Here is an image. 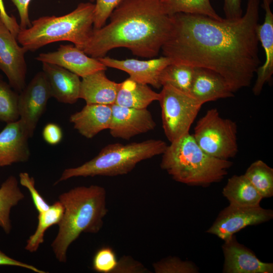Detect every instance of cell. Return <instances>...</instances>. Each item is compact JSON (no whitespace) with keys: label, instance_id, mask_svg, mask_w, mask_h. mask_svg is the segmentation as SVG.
I'll list each match as a JSON object with an SVG mask.
<instances>
[{"label":"cell","instance_id":"cell-1","mask_svg":"<svg viewBox=\"0 0 273 273\" xmlns=\"http://www.w3.org/2000/svg\"><path fill=\"white\" fill-rule=\"evenodd\" d=\"M259 0H248L236 19L179 13L172 16L170 35L161 48L174 63L211 70L233 93L249 86L260 64L257 28Z\"/></svg>","mask_w":273,"mask_h":273},{"label":"cell","instance_id":"cell-2","mask_svg":"<svg viewBox=\"0 0 273 273\" xmlns=\"http://www.w3.org/2000/svg\"><path fill=\"white\" fill-rule=\"evenodd\" d=\"M107 24L94 29L81 49L98 59L110 50L125 48L134 55L157 56L167 40L172 18L164 11L160 0H122L109 16Z\"/></svg>","mask_w":273,"mask_h":273},{"label":"cell","instance_id":"cell-3","mask_svg":"<svg viewBox=\"0 0 273 273\" xmlns=\"http://www.w3.org/2000/svg\"><path fill=\"white\" fill-rule=\"evenodd\" d=\"M59 201L64 213L51 246L56 258L65 263L68 248L81 234H96L102 229L108 212L106 192L98 185L78 186L60 194Z\"/></svg>","mask_w":273,"mask_h":273},{"label":"cell","instance_id":"cell-4","mask_svg":"<svg viewBox=\"0 0 273 273\" xmlns=\"http://www.w3.org/2000/svg\"><path fill=\"white\" fill-rule=\"evenodd\" d=\"M162 155L161 168L175 181L190 186L219 182L233 164L207 154L190 133L170 143Z\"/></svg>","mask_w":273,"mask_h":273},{"label":"cell","instance_id":"cell-5","mask_svg":"<svg viewBox=\"0 0 273 273\" xmlns=\"http://www.w3.org/2000/svg\"><path fill=\"white\" fill-rule=\"evenodd\" d=\"M95 7L91 2L81 3L65 15L39 17L20 29L17 40L27 52L60 41L72 42L81 50L93 30Z\"/></svg>","mask_w":273,"mask_h":273},{"label":"cell","instance_id":"cell-6","mask_svg":"<svg viewBox=\"0 0 273 273\" xmlns=\"http://www.w3.org/2000/svg\"><path fill=\"white\" fill-rule=\"evenodd\" d=\"M167 146L163 141L155 139L107 145L90 160L79 166L65 169L55 185L74 177L126 174L140 162L162 155Z\"/></svg>","mask_w":273,"mask_h":273},{"label":"cell","instance_id":"cell-7","mask_svg":"<svg viewBox=\"0 0 273 273\" xmlns=\"http://www.w3.org/2000/svg\"><path fill=\"white\" fill-rule=\"evenodd\" d=\"M192 135L200 148L213 157L229 160L238 153L237 124L222 117L216 108L208 110L200 118Z\"/></svg>","mask_w":273,"mask_h":273},{"label":"cell","instance_id":"cell-8","mask_svg":"<svg viewBox=\"0 0 273 273\" xmlns=\"http://www.w3.org/2000/svg\"><path fill=\"white\" fill-rule=\"evenodd\" d=\"M159 93L162 127L172 142L190 133L189 130L203 104L190 94L165 85Z\"/></svg>","mask_w":273,"mask_h":273},{"label":"cell","instance_id":"cell-9","mask_svg":"<svg viewBox=\"0 0 273 273\" xmlns=\"http://www.w3.org/2000/svg\"><path fill=\"white\" fill-rule=\"evenodd\" d=\"M51 97L49 85L42 71L37 72L19 94V120L29 138L33 135L38 122Z\"/></svg>","mask_w":273,"mask_h":273},{"label":"cell","instance_id":"cell-10","mask_svg":"<svg viewBox=\"0 0 273 273\" xmlns=\"http://www.w3.org/2000/svg\"><path fill=\"white\" fill-rule=\"evenodd\" d=\"M272 217V210L260 206L243 207L230 204L220 212L206 232L225 241L247 226L268 221Z\"/></svg>","mask_w":273,"mask_h":273},{"label":"cell","instance_id":"cell-11","mask_svg":"<svg viewBox=\"0 0 273 273\" xmlns=\"http://www.w3.org/2000/svg\"><path fill=\"white\" fill-rule=\"evenodd\" d=\"M18 43L0 16V70L7 76L11 87L19 94L26 85L25 54L27 51Z\"/></svg>","mask_w":273,"mask_h":273},{"label":"cell","instance_id":"cell-12","mask_svg":"<svg viewBox=\"0 0 273 273\" xmlns=\"http://www.w3.org/2000/svg\"><path fill=\"white\" fill-rule=\"evenodd\" d=\"M112 117L108 129L114 138L129 140L135 135L152 130L156 124L150 112L111 105Z\"/></svg>","mask_w":273,"mask_h":273},{"label":"cell","instance_id":"cell-13","mask_svg":"<svg viewBox=\"0 0 273 273\" xmlns=\"http://www.w3.org/2000/svg\"><path fill=\"white\" fill-rule=\"evenodd\" d=\"M35 59L61 66L81 78L107 69L98 59L88 56L74 44H61L56 51L40 53Z\"/></svg>","mask_w":273,"mask_h":273},{"label":"cell","instance_id":"cell-14","mask_svg":"<svg viewBox=\"0 0 273 273\" xmlns=\"http://www.w3.org/2000/svg\"><path fill=\"white\" fill-rule=\"evenodd\" d=\"M98 59L106 67L123 71L134 80L150 84L157 88L161 87L159 77L162 71L168 65L173 63L171 59L164 56L148 60H117L107 56Z\"/></svg>","mask_w":273,"mask_h":273},{"label":"cell","instance_id":"cell-15","mask_svg":"<svg viewBox=\"0 0 273 273\" xmlns=\"http://www.w3.org/2000/svg\"><path fill=\"white\" fill-rule=\"evenodd\" d=\"M223 272L272 273L273 263L260 260L252 250L239 243L234 235L224 241Z\"/></svg>","mask_w":273,"mask_h":273},{"label":"cell","instance_id":"cell-16","mask_svg":"<svg viewBox=\"0 0 273 273\" xmlns=\"http://www.w3.org/2000/svg\"><path fill=\"white\" fill-rule=\"evenodd\" d=\"M29 138L19 119L7 123L0 132V168L29 160Z\"/></svg>","mask_w":273,"mask_h":273},{"label":"cell","instance_id":"cell-17","mask_svg":"<svg viewBox=\"0 0 273 273\" xmlns=\"http://www.w3.org/2000/svg\"><path fill=\"white\" fill-rule=\"evenodd\" d=\"M42 63V71L48 82L52 97L61 103H75L79 99V77L57 65Z\"/></svg>","mask_w":273,"mask_h":273},{"label":"cell","instance_id":"cell-18","mask_svg":"<svg viewBox=\"0 0 273 273\" xmlns=\"http://www.w3.org/2000/svg\"><path fill=\"white\" fill-rule=\"evenodd\" d=\"M189 94L203 105L234 96L229 84L220 75L211 70L196 67Z\"/></svg>","mask_w":273,"mask_h":273},{"label":"cell","instance_id":"cell-19","mask_svg":"<svg viewBox=\"0 0 273 273\" xmlns=\"http://www.w3.org/2000/svg\"><path fill=\"white\" fill-rule=\"evenodd\" d=\"M265 10V19L263 24H258L257 33L265 55L264 64L256 70L257 78L253 87L254 95L261 93L263 85L271 80L273 74V14L270 5L271 0H262Z\"/></svg>","mask_w":273,"mask_h":273},{"label":"cell","instance_id":"cell-20","mask_svg":"<svg viewBox=\"0 0 273 273\" xmlns=\"http://www.w3.org/2000/svg\"><path fill=\"white\" fill-rule=\"evenodd\" d=\"M111 117V105L86 104L80 111L71 114L69 121L81 135L92 139L109 129Z\"/></svg>","mask_w":273,"mask_h":273},{"label":"cell","instance_id":"cell-21","mask_svg":"<svg viewBox=\"0 0 273 273\" xmlns=\"http://www.w3.org/2000/svg\"><path fill=\"white\" fill-rule=\"evenodd\" d=\"M120 83L110 80L105 70H101L82 78L79 99L87 104H115Z\"/></svg>","mask_w":273,"mask_h":273},{"label":"cell","instance_id":"cell-22","mask_svg":"<svg viewBox=\"0 0 273 273\" xmlns=\"http://www.w3.org/2000/svg\"><path fill=\"white\" fill-rule=\"evenodd\" d=\"M159 97V93L148 84L129 77L120 83L115 104L124 107L145 109L153 102L158 101Z\"/></svg>","mask_w":273,"mask_h":273},{"label":"cell","instance_id":"cell-23","mask_svg":"<svg viewBox=\"0 0 273 273\" xmlns=\"http://www.w3.org/2000/svg\"><path fill=\"white\" fill-rule=\"evenodd\" d=\"M222 193L230 204L239 206H258L263 199L244 174L229 178Z\"/></svg>","mask_w":273,"mask_h":273},{"label":"cell","instance_id":"cell-24","mask_svg":"<svg viewBox=\"0 0 273 273\" xmlns=\"http://www.w3.org/2000/svg\"><path fill=\"white\" fill-rule=\"evenodd\" d=\"M17 179L9 176L0 187V227L6 234H9L12 225L10 213L13 207L24 198Z\"/></svg>","mask_w":273,"mask_h":273},{"label":"cell","instance_id":"cell-25","mask_svg":"<svg viewBox=\"0 0 273 273\" xmlns=\"http://www.w3.org/2000/svg\"><path fill=\"white\" fill-rule=\"evenodd\" d=\"M63 213L64 207L59 200L50 205L47 210L39 212L36 230L27 240L25 250L31 253L36 252L44 242L46 231L51 226L58 224Z\"/></svg>","mask_w":273,"mask_h":273},{"label":"cell","instance_id":"cell-26","mask_svg":"<svg viewBox=\"0 0 273 273\" xmlns=\"http://www.w3.org/2000/svg\"><path fill=\"white\" fill-rule=\"evenodd\" d=\"M196 67L184 63H172L162 71L159 82L161 87L169 85L189 94L195 73Z\"/></svg>","mask_w":273,"mask_h":273},{"label":"cell","instance_id":"cell-27","mask_svg":"<svg viewBox=\"0 0 273 273\" xmlns=\"http://www.w3.org/2000/svg\"><path fill=\"white\" fill-rule=\"evenodd\" d=\"M165 12L170 16L183 13L222 19L215 12L210 0H160Z\"/></svg>","mask_w":273,"mask_h":273},{"label":"cell","instance_id":"cell-28","mask_svg":"<svg viewBox=\"0 0 273 273\" xmlns=\"http://www.w3.org/2000/svg\"><path fill=\"white\" fill-rule=\"evenodd\" d=\"M262 198L273 196V169L261 160L250 164L244 174Z\"/></svg>","mask_w":273,"mask_h":273},{"label":"cell","instance_id":"cell-29","mask_svg":"<svg viewBox=\"0 0 273 273\" xmlns=\"http://www.w3.org/2000/svg\"><path fill=\"white\" fill-rule=\"evenodd\" d=\"M18 97L9 83L0 79V121L8 123L19 119Z\"/></svg>","mask_w":273,"mask_h":273},{"label":"cell","instance_id":"cell-30","mask_svg":"<svg viewBox=\"0 0 273 273\" xmlns=\"http://www.w3.org/2000/svg\"><path fill=\"white\" fill-rule=\"evenodd\" d=\"M156 273H196L198 268L190 261H183L176 257H168L153 264Z\"/></svg>","mask_w":273,"mask_h":273},{"label":"cell","instance_id":"cell-31","mask_svg":"<svg viewBox=\"0 0 273 273\" xmlns=\"http://www.w3.org/2000/svg\"><path fill=\"white\" fill-rule=\"evenodd\" d=\"M116 255L109 247H103L95 253L93 259V268L98 272H114L118 263Z\"/></svg>","mask_w":273,"mask_h":273},{"label":"cell","instance_id":"cell-32","mask_svg":"<svg viewBox=\"0 0 273 273\" xmlns=\"http://www.w3.org/2000/svg\"><path fill=\"white\" fill-rule=\"evenodd\" d=\"M95 4L93 29H97L106 24L110 15L122 0H89Z\"/></svg>","mask_w":273,"mask_h":273},{"label":"cell","instance_id":"cell-33","mask_svg":"<svg viewBox=\"0 0 273 273\" xmlns=\"http://www.w3.org/2000/svg\"><path fill=\"white\" fill-rule=\"evenodd\" d=\"M19 176L20 185L26 188L31 194L33 203L38 212L47 210L50 205L36 189L34 178L26 172L20 173Z\"/></svg>","mask_w":273,"mask_h":273},{"label":"cell","instance_id":"cell-34","mask_svg":"<svg viewBox=\"0 0 273 273\" xmlns=\"http://www.w3.org/2000/svg\"><path fill=\"white\" fill-rule=\"evenodd\" d=\"M148 272L141 263L129 256H124L118 261L117 265L114 272L136 273Z\"/></svg>","mask_w":273,"mask_h":273},{"label":"cell","instance_id":"cell-35","mask_svg":"<svg viewBox=\"0 0 273 273\" xmlns=\"http://www.w3.org/2000/svg\"><path fill=\"white\" fill-rule=\"evenodd\" d=\"M42 134L45 142L51 145L58 144L63 138L61 128L54 123L47 124L43 129Z\"/></svg>","mask_w":273,"mask_h":273},{"label":"cell","instance_id":"cell-36","mask_svg":"<svg viewBox=\"0 0 273 273\" xmlns=\"http://www.w3.org/2000/svg\"><path fill=\"white\" fill-rule=\"evenodd\" d=\"M31 1L12 0L19 13L20 29L27 28L31 25V22L29 19L28 13V7Z\"/></svg>","mask_w":273,"mask_h":273},{"label":"cell","instance_id":"cell-37","mask_svg":"<svg viewBox=\"0 0 273 273\" xmlns=\"http://www.w3.org/2000/svg\"><path fill=\"white\" fill-rule=\"evenodd\" d=\"M223 11L225 19L240 18L243 15L241 0H224Z\"/></svg>","mask_w":273,"mask_h":273},{"label":"cell","instance_id":"cell-38","mask_svg":"<svg viewBox=\"0 0 273 273\" xmlns=\"http://www.w3.org/2000/svg\"><path fill=\"white\" fill-rule=\"evenodd\" d=\"M0 16L6 26L17 38V35L20 30L19 24L18 23L14 16H10L7 13L3 0H0Z\"/></svg>","mask_w":273,"mask_h":273},{"label":"cell","instance_id":"cell-39","mask_svg":"<svg viewBox=\"0 0 273 273\" xmlns=\"http://www.w3.org/2000/svg\"><path fill=\"white\" fill-rule=\"evenodd\" d=\"M1 265L18 266L31 270L37 273H46V271L39 269L32 265L20 261L9 257L0 250Z\"/></svg>","mask_w":273,"mask_h":273},{"label":"cell","instance_id":"cell-40","mask_svg":"<svg viewBox=\"0 0 273 273\" xmlns=\"http://www.w3.org/2000/svg\"><path fill=\"white\" fill-rule=\"evenodd\" d=\"M3 76L0 74V79H2Z\"/></svg>","mask_w":273,"mask_h":273}]
</instances>
